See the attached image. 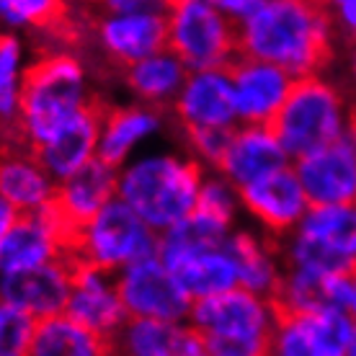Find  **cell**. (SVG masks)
I'll return each instance as SVG.
<instances>
[{
    "label": "cell",
    "mask_w": 356,
    "mask_h": 356,
    "mask_svg": "<svg viewBox=\"0 0 356 356\" xmlns=\"http://www.w3.org/2000/svg\"><path fill=\"white\" fill-rule=\"evenodd\" d=\"M328 8L307 0H259L238 26L241 57L261 60L289 72L294 81L318 75L333 47Z\"/></svg>",
    "instance_id": "1"
},
{
    "label": "cell",
    "mask_w": 356,
    "mask_h": 356,
    "mask_svg": "<svg viewBox=\"0 0 356 356\" xmlns=\"http://www.w3.org/2000/svg\"><path fill=\"white\" fill-rule=\"evenodd\" d=\"M204 173L188 152L152 147L119 168L116 199L163 235L196 212Z\"/></svg>",
    "instance_id": "2"
},
{
    "label": "cell",
    "mask_w": 356,
    "mask_h": 356,
    "mask_svg": "<svg viewBox=\"0 0 356 356\" xmlns=\"http://www.w3.org/2000/svg\"><path fill=\"white\" fill-rule=\"evenodd\" d=\"M93 104L90 72L81 54L54 49L29 65L18 119V143L36 150L47 137Z\"/></svg>",
    "instance_id": "3"
},
{
    "label": "cell",
    "mask_w": 356,
    "mask_h": 356,
    "mask_svg": "<svg viewBox=\"0 0 356 356\" xmlns=\"http://www.w3.org/2000/svg\"><path fill=\"white\" fill-rule=\"evenodd\" d=\"M279 315L274 300L238 286L194 302L186 325L202 339L207 356H268Z\"/></svg>",
    "instance_id": "4"
},
{
    "label": "cell",
    "mask_w": 356,
    "mask_h": 356,
    "mask_svg": "<svg viewBox=\"0 0 356 356\" xmlns=\"http://www.w3.org/2000/svg\"><path fill=\"white\" fill-rule=\"evenodd\" d=\"M354 108L336 83L323 75L294 81V88L274 119L276 140L289 161H300L325 145L336 143L354 124Z\"/></svg>",
    "instance_id": "5"
},
{
    "label": "cell",
    "mask_w": 356,
    "mask_h": 356,
    "mask_svg": "<svg viewBox=\"0 0 356 356\" xmlns=\"http://www.w3.org/2000/svg\"><path fill=\"white\" fill-rule=\"evenodd\" d=\"M279 250L286 268L318 276H351L356 271V202L310 207Z\"/></svg>",
    "instance_id": "6"
},
{
    "label": "cell",
    "mask_w": 356,
    "mask_h": 356,
    "mask_svg": "<svg viewBox=\"0 0 356 356\" xmlns=\"http://www.w3.org/2000/svg\"><path fill=\"white\" fill-rule=\"evenodd\" d=\"M158 238L124 202L114 199L93 220L72 230L70 256L75 264L116 276L137 261L158 256Z\"/></svg>",
    "instance_id": "7"
},
{
    "label": "cell",
    "mask_w": 356,
    "mask_h": 356,
    "mask_svg": "<svg viewBox=\"0 0 356 356\" xmlns=\"http://www.w3.org/2000/svg\"><path fill=\"white\" fill-rule=\"evenodd\" d=\"M168 49L186 65L188 72L230 70L241 57L238 26L214 0H173L165 10Z\"/></svg>",
    "instance_id": "8"
},
{
    "label": "cell",
    "mask_w": 356,
    "mask_h": 356,
    "mask_svg": "<svg viewBox=\"0 0 356 356\" xmlns=\"http://www.w3.org/2000/svg\"><path fill=\"white\" fill-rule=\"evenodd\" d=\"M165 10L168 3L161 0H108L93 31L104 57L127 70L168 49Z\"/></svg>",
    "instance_id": "9"
},
{
    "label": "cell",
    "mask_w": 356,
    "mask_h": 356,
    "mask_svg": "<svg viewBox=\"0 0 356 356\" xmlns=\"http://www.w3.org/2000/svg\"><path fill=\"white\" fill-rule=\"evenodd\" d=\"M116 286L122 294L127 318L176 323V325L188 323L194 302L158 256L137 261L122 274H116Z\"/></svg>",
    "instance_id": "10"
},
{
    "label": "cell",
    "mask_w": 356,
    "mask_h": 356,
    "mask_svg": "<svg viewBox=\"0 0 356 356\" xmlns=\"http://www.w3.org/2000/svg\"><path fill=\"white\" fill-rule=\"evenodd\" d=\"M356 323L348 312H282L268 356H348Z\"/></svg>",
    "instance_id": "11"
},
{
    "label": "cell",
    "mask_w": 356,
    "mask_h": 356,
    "mask_svg": "<svg viewBox=\"0 0 356 356\" xmlns=\"http://www.w3.org/2000/svg\"><path fill=\"white\" fill-rule=\"evenodd\" d=\"M310 207L356 202V119L336 143L292 163Z\"/></svg>",
    "instance_id": "12"
},
{
    "label": "cell",
    "mask_w": 356,
    "mask_h": 356,
    "mask_svg": "<svg viewBox=\"0 0 356 356\" xmlns=\"http://www.w3.org/2000/svg\"><path fill=\"white\" fill-rule=\"evenodd\" d=\"M70 241V225L54 207L36 214H21L13 230L0 241V276L67 259Z\"/></svg>",
    "instance_id": "13"
},
{
    "label": "cell",
    "mask_w": 356,
    "mask_h": 356,
    "mask_svg": "<svg viewBox=\"0 0 356 356\" xmlns=\"http://www.w3.org/2000/svg\"><path fill=\"white\" fill-rule=\"evenodd\" d=\"M241 204L243 214H248L259 232L271 241L289 238L310 209L307 194L292 165L241 188Z\"/></svg>",
    "instance_id": "14"
},
{
    "label": "cell",
    "mask_w": 356,
    "mask_h": 356,
    "mask_svg": "<svg viewBox=\"0 0 356 356\" xmlns=\"http://www.w3.org/2000/svg\"><path fill=\"white\" fill-rule=\"evenodd\" d=\"M72 274H75L72 256L29 268V271L3 274L0 276V302L16 307L36 323L65 315Z\"/></svg>",
    "instance_id": "15"
},
{
    "label": "cell",
    "mask_w": 356,
    "mask_h": 356,
    "mask_svg": "<svg viewBox=\"0 0 356 356\" xmlns=\"http://www.w3.org/2000/svg\"><path fill=\"white\" fill-rule=\"evenodd\" d=\"M238 124L271 127L294 88V78L282 67L250 57H238L230 70Z\"/></svg>",
    "instance_id": "16"
},
{
    "label": "cell",
    "mask_w": 356,
    "mask_h": 356,
    "mask_svg": "<svg viewBox=\"0 0 356 356\" xmlns=\"http://www.w3.org/2000/svg\"><path fill=\"white\" fill-rule=\"evenodd\" d=\"M173 119L186 132H232L238 127L235 98L227 70H199L188 72L181 93L173 101Z\"/></svg>",
    "instance_id": "17"
},
{
    "label": "cell",
    "mask_w": 356,
    "mask_h": 356,
    "mask_svg": "<svg viewBox=\"0 0 356 356\" xmlns=\"http://www.w3.org/2000/svg\"><path fill=\"white\" fill-rule=\"evenodd\" d=\"M65 315L106 341H114L116 333L129 321L116 286V276L83 264H75Z\"/></svg>",
    "instance_id": "18"
},
{
    "label": "cell",
    "mask_w": 356,
    "mask_h": 356,
    "mask_svg": "<svg viewBox=\"0 0 356 356\" xmlns=\"http://www.w3.org/2000/svg\"><path fill=\"white\" fill-rule=\"evenodd\" d=\"M165 132V111L124 104L101 114V134H98V161L111 168H122L127 163L150 150V145Z\"/></svg>",
    "instance_id": "19"
},
{
    "label": "cell",
    "mask_w": 356,
    "mask_h": 356,
    "mask_svg": "<svg viewBox=\"0 0 356 356\" xmlns=\"http://www.w3.org/2000/svg\"><path fill=\"white\" fill-rule=\"evenodd\" d=\"M289 165L292 161L284 152L282 143L276 140L271 127L238 124L230 132L222 161L214 173L225 176L238 188H245L276 170L289 168Z\"/></svg>",
    "instance_id": "20"
},
{
    "label": "cell",
    "mask_w": 356,
    "mask_h": 356,
    "mask_svg": "<svg viewBox=\"0 0 356 356\" xmlns=\"http://www.w3.org/2000/svg\"><path fill=\"white\" fill-rule=\"evenodd\" d=\"M57 181L39 163L34 150L21 143L0 147V199L18 214H36L52 209Z\"/></svg>",
    "instance_id": "21"
},
{
    "label": "cell",
    "mask_w": 356,
    "mask_h": 356,
    "mask_svg": "<svg viewBox=\"0 0 356 356\" xmlns=\"http://www.w3.org/2000/svg\"><path fill=\"white\" fill-rule=\"evenodd\" d=\"M101 108L90 106L67 119L60 129H54L44 143L34 150L47 173L60 184L75 176L78 170L98 161V134H101Z\"/></svg>",
    "instance_id": "22"
},
{
    "label": "cell",
    "mask_w": 356,
    "mask_h": 356,
    "mask_svg": "<svg viewBox=\"0 0 356 356\" xmlns=\"http://www.w3.org/2000/svg\"><path fill=\"white\" fill-rule=\"evenodd\" d=\"M158 259L170 268V274L178 279V284L191 297V302H202V300L238 289V271L227 250V243L168 253Z\"/></svg>",
    "instance_id": "23"
},
{
    "label": "cell",
    "mask_w": 356,
    "mask_h": 356,
    "mask_svg": "<svg viewBox=\"0 0 356 356\" xmlns=\"http://www.w3.org/2000/svg\"><path fill=\"white\" fill-rule=\"evenodd\" d=\"M227 250L238 271V286L250 294L274 300L286 268L276 243L259 230L235 227L227 238Z\"/></svg>",
    "instance_id": "24"
},
{
    "label": "cell",
    "mask_w": 356,
    "mask_h": 356,
    "mask_svg": "<svg viewBox=\"0 0 356 356\" xmlns=\"http://www.w3.org/2000/svg\"><path fill=\"white\" fill-rule=\"evenodd\" d=\"M116 178H119V170L106 165L104 161H93L75 176L57 184L54 209L70 225V230H78L81 225L93 220L104 207L114 202Z\"/></svg>",
    "instance_id": "25"
},
{
    "label": "cell",
    "mask_w": 356,
    "mask_h": 356,
    "mask_svg": "<svg viewBox=\"0 0 356 356\" xmlns=\"http://www.w3.org/2000/svg\"><path fill=\"white\" fill-rule=\"evenodd\" d=\"M351 292V276H318L302 268H284L274 302L279 312H348Z\"/></svg>",
    "instance_id": "26"
},
{
    "label": "cell",
    "mask_w": 356,
    "mask_h": 356,
    "mask_svg": "<svg viewBox=\"0 0 356 356\" xmlns=\"http://www.w3.org/2000/svg\"><path fill=\"white\" fill-rule=\"evenodd\" d=\"M186 78L188 67L170 49L150 54L143 63L124 70V83L129 93L134 96V104L158 108V111H165V108L173 106V101L181 93Z\"/></svg>",
    "instance_id": "27"
},
{
    "label": "cell",
    "mask_w": 356,
    "mask_h": 356,
    "mask_svg": "<svg viewBox=\"0 0 356 356\" xmlns=\"http://www.w3.org/2000/svg\"><path fill=\"white\" fill-rule=\"evenodd\" d=\"M29 356H114V346L67 315H57L36 323Z\"/></svg>",
    "instance_id": "28"
},
{
    "label": "cell",
    "mask_w": 356,
    "mask_h": 356,
    "mask_svg": "<svg viewBox=\"0 0 356 356\" xmlns=\"http://www.w3.org/2000/svg\"><path fill=\"white\" fill-rule=\"evenodd\" d=\"M29 52L21 36L6 34L0 44V137L16 134L29 75Z\"/></svg>",
    "instance_id": "29"
},
{
    "label": "cell",
    "mask_w": 356,
    "mask_h": 356,
    "mask_svg": "<svg viewBox=\"0 0 356 356\" xmlns=\"http://www.w3.org/2000/svg\"><path fill=\"white\" fill-rule=\"evenodd\" d=\"M188 325L161 321H129L111 341L116 356H178Z\"/></svg>",
    "instance_id": "30"
},
{
    "label": "cell",
    "mask_w": 356,
    "mask_h": 356,
    "mask_svg": "<svg viewBox=\"0 0 356 356\" xmlns=\"http://www.w3.org/2000/svg\"><path fill=\"white\" fill-rule=\"evenodd\" d=\"M63 3L57 0H0V29L3 34L42 31L63 18Z\"/></svg>",
    "instance_id": "31"
},
{
    "label": "cell",
    "mask_w": 356,
    "mask_h": 356,
    "mask_svg": "<svg viewBox=\"0 0 356 356\" xmlns=\"http://www.w3.org/2000/svg\"><path fill=\"white\" fill-rule=\"evenodd\" d=\"M196 212L207 214L214 222H222L235 230L238 217L243 214L241 204V188L230 184L225 176L207 170L202 188H199V199H196Z\"/></svg>",
    "instance_id": "32"
},
{
    "label": "cell",
    "mask_w": 356,
    "mask_h": 356,
    "mask_svg": "<svg viewBox=\"0 0 356 356\" xmlns=\"http://www.w3.org/2000/svg\"><path fill=\"white\" fill-rule=\"evenodd\" d=\"M36 321L10 305L0 302V356H29Z\"/></svg>",
    "instance_id": "33"
},
{
    "label": "cell",
    "mask_w": 356,
    "mask_h": 356,
    "mask_svg": "<svg viewBox=\"0 0 356 356\" xmlns=\"http://www.w3.org/2000/svg\"><path fill=\"white\" fill-rule=\"evenodd\" d=\"M186 152L194 158L204 170H217L225 155L230 132H217V129H204V132H186Z\"/></svg>",
    "instance_id": "34"
},
{
    "label": "cell",
    "mask_w": 356,
    "mask_h": 356,
    "mask_svg": "<svg viewBox=\"0 0 356 356\" xmlns=\"http://www.w3.org/2000/svg\"><path fill=\"white\" fill-rule=\"evenodd\" d=\"M333 31L356 44V0H336L328 8Z\"/></svg>",
    "instance_id": "35"
},
{
    "label": "cell",
    "mask_w": 356,
    "mask_h": 356,
    "mask_svg": "<svg viewBox=\"0 0 356 356\" xmlns=\"http://www.w3.org/2000/svg\"><path fill=\"white\" fill-rule=\"evenodd\" d=\"M214 3H217V8L222 10L235 26L245 24L248 16L256 10V6H259V0H214Z\"/></svg>",
    "instance_id": "36"
},
{
    "label": "cell",
    "mask_w": 356,
    "mask_h": 356,
    "mask_svg": "<svg viewBox=\"0 0 356 356\" xmlns=\"http://www.w3.org/2000/svg\"><path fill=\"white\" fill-rule=\"evenodd\" d=\"M18 217H21V214H18L6 199H0V241L13 230V225L18 222Z\"/></svg>",
    "instance_id": "37"
},
{
    "label": "cell",
    "mask_w": 356,
    "mask_h": 356,
    "mask_svg": "<svg viewBox=\"0 0 356 356\" xmlns=\"http://www.w3.org/2000/svg\"><path fill=\"white\" fill-rule=\"evenodd\" d=\"M178 356H207L204 343H202V339H199L191 328H188V336H186V341H184L181 351H178Z\"/></svg>",
    "instance_id": "38"
},
{
    "label": "cell",
    "mask_w": 356,
    "mask_h": 356,
    "mask_svg": "<svg viewBox=\"0 0 356 356\" xmlns=\"http://www.w3.org/2000/svg\"><path fill=\"white\" fill-rule=\"evenodd\" d=\"M348 78L356 88V44H351V49H348Z\"/></svg>",
    "instance_id": "39"
},
{
    "label": "cell",
    "mask_w": 356,
    "mask_h": 356,
    "mask_svg": "<svg viewBox=\"0 0 356 356\" xmlns=\"http://www.w3.org/2000/svg\"><path fill=\"white\" fill-rule=\"evenodd\" d=\"M351 282H354V292H351V307H348V315H351L356 323V271L351 274Z\"/></svg>",
    "instance_id": "40"
},
{
    "label": "cell",
    "mask_w": 356,
    "mask_h": 356,
    "mask_svg": "<svg viewBox=\"0 0 356 356\" xmlns=\"http://www.w3.org/2000/svg\"><path fill=\"white\" fill-rule=\"evenodd\" d=\"M348 356H356V336H354V341H351V348H348Z\"/></svg>",
    "instance_id": "41"
},
{
    "label": "cell",
    "mask_w": 356,
    "mask_h": 356,
    "mask_svg": "<svg viewBox=\"0 0 356 356\" xmlns=\"http://www.w3.org/2000/svg\"><path fill=\"white\" fill-rule=\"evenodd\" d=\"M3 39H6V34H3V29H0V44H3Z\"/></svg>",
    "instance_id": "42"
}]
</instances>
